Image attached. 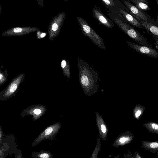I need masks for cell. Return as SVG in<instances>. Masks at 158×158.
I'll use <instances>...</instances> for the list:
<instances>
[{"label": "cell", "mask_w": 158, "mask_h": 158, "mask_svg": "<svg viewBox=\"0 0 158 158\" xmlns=\"http://www.w3.org/2000/svg\"><path fill=\"white\" fill-rule=\"evenodd\" d=\"M79 80L85 94L90 96L98 89V75L93 68L85 61L78 57Z\"/></svg>", "instance_id": "obj_1"}, {"label": "cell", "mask_w": 158, "mask_h": 158, "mask_svg": "<svg viewBox=\"0 0 158 158\" xmlns=\"http://www.w3.org/2000/svg\"><path fill=\"white\" fill-rule=\"evenodd\" d=\"M77 19L83 35L89 38L94 44L100 48L105 50L104 42L101 37L83 18L78 16Z\"/></svg>", "instance_id": "obj_2"}, {"label": "cell", "mask_w": 158, "mask_h": 158, "mask_svg": "<svg viewBox=\"0 0 158 158\" xmlns=\"http://www.w3.org/2000/svg\"><path fill=\"white\" fill-rule=\"evenodd\" d=\"M114 21L118 27L131 38L139 44L151 47L147 40L140 34L136 30L126 23L123 22L118 19H115Z\"/></svg>", "instance_id": "obj_3"}, {"label": "cell", "mask_w": 158, "mask_h": 158, "mask_svg": "<svg viewBox=\"0 0 158 158\" xmlns=\"http://www.w3.org/2000/svg\"><path fill=\"white\" fill-rule=\"evenodd\" d=\"M25 74H21L15 77L0 93V100L6 101L15 96L23 81Z\"/></svg>", "instance_id": "obj_4"}, {"label": "cell", "mask_w": 158, "mask_h": 158, "mask_svg": "<svg viewBox=\"0 0 158 158\" xmlns=\"http://www.w3.org/2000/svg\"><path fill=\"white\" fill-rule=\"evenodd\" d=\"M0 158H5L8 155L11 156L18 149L15 137L11 134L6 135L0 143Z\"/></svg>", "instance_id": "obj_5"}, {"label": "cell", "mask_w": 158, "mask_h": 158, "mask_svg": "<svg viewBox=\"0 0 158 158\" xmlns=\"http://www.w3.org/2000/svg\"><path fill=\"white\" fill-rule=\"evenodd\" d=\"M61 127L60 123L57 122L47 127L31 143L34 147L45 139L52 140L53 139Z\"/></svg>", "instance_id": "obj_6"}, {"label": "cell", "mask_w": 158, "mask_h": 158, "mask_svg": "<svg viewBox=\"0 0 158 158\" xmlns=\"http://www.w3.org/2000/svg\"><path fill=\"white\" fill-rule=\"evenodd\" d=\"M46 110V106L43 105H33L24 110L21 114L20 116L24 118L27 115H30L32 116L33 119L36 121L43 115Z\"/></svg>", "instance_id": "obj_7"}, {"label": "cell", "mask_w": 158, "mask_h": 158, "mask_svg": "<svg viewBox=\"0 0 158 158\" xmlns=\"http://www.w3.org/2000/svg\"><path fill=\"white\" fill-rule=\"evenodd\" d=\"M127 43L130 48L141 54L151 57H158V52L152 47L138 44L128 41H127Z\"/></svg>", "instance_id": "obj_8"}, {"label": "cell", "mask_w": 158, "mask_h": 158, "mask_svg": "<svg viewBox=\"0 0 158 158\" xmlns=\"http://www.w3.org/2000/svg\"><path fill=\"white\" fill-rule=\"evenodd\" d=\"M97 126L99 131V137L106 141L107 137L108 128L103 119L97 112L95 113Z\"/></svg>", "instance_id": "obj_9"}, {"label": "cell", "mask_w": 158, "mask_h": 158, "mask_svg": "<svg viewBox=\"0 0 158 158\" xmlns=\"http://www.w3.org/2000/svg\"><path fill=\"white\" fill-rule=\"evenodd\" d=\"M93 12L94 17L102 25L112 28L114 26L112 21L98 9L94 8Z\"/></svg>", "instance_id": "obj_10"}, {"label": "cell", "mask_w": 158, "mask_h": 158, "mask_svg": "<svg viewBox=\"0 0 158 158\" xmlns=\"http://www.w3.org/2000/svg\"><path fill=\"white\" fill-rule=\"evenodd\" d=\"M134 138L133 135L128 132L121 134L115 139L113 144L114 147L122 146L129 144Z\"/></svg>", "instance_id": "obj_11"}, {"label": "cell", "mask_w": 158, "mask_h": 158, "mask_svg": "<svg viewBox=\"0 0 158 158\" xmlns=\"http://www.w3.org/2000/svg\"><path fill=\"white\" fill-rule=\"evenodd\" d=\"M122 1L126 7L136 16L137 19H139L148 22L149 20L148 18L135 5L132 4L129 1L122 0Z\"/></svg>", "instance_id": "obj_12"}, {"label": "cell", "mask_w": 158, "mask_h": 158, "mask_svg": "<svg viewBox=\"0 0 158 158\" xmlns=\"http://www.w3.org/2000/svg\"><path fill=\"white\" fill-rule=\"evenodd\" d=\"M120 10L121 14L131 24L139 28H143L140 23L132 15L121 9H120Z\"/></svg>", "instance_id": "obj_13"}, {"label": "cell", "mask_w": 158, "mask_h": 158, "mask_svg": "<svg viewBox=\"0 0 158 158\" xmlns=\"http://www.w3.org/2000/svg\"><path fill=\"white\" fill-rule=\"evenodd\" d=\"M143 27H144L152 34L158 37V27L152 23L143 21L139 19H137Z\"/></svg>", "instance_id": "obj_14"}, {"label": "cell", "mask_w": 158, "mask_h": 158, "mask_svg": "<svg viewBox=\"0 0 158 158\" xmlns=\"http://www.w3.org/2000/svg\"><path fill=\"white\" fill-rule=\"evenodd\" d=\"M141 144L143 148L150 151L152 153H155L158 151V141H142Z\"/></svg>", "instance_id": "obj_15"}, {"label": "cell", "mask_w": 158, "mask_h": 158, "mask_svg": "<svg viewBox=\"0 0 158 158\" xmlns=\"http://www.w3.org/2000/svg\"><path fill=\"white\" fill-rule=\"evenodd\" d=\"M31 156L33 158H53V155L49 151L42 150L39 152H32Z\"/></svg>", "instance_id": "obj_16"}, {"label": "cell", "mask_w": 158, "mask_h": 158, "mask_svg": "<svg viewBox=\"0 0 158 158\" xmlns=\"http://www.w3.org/2000/svg\"><path fill=\"white\" fill-rule=\"evenodd\" d=\"M133 2L137 8L140 10H148L150 9L148 6L146 4V1L144 0H133L129 1Z\"/></svg>", "instance_id": "obj_17"}, {"label": "cell", "mask_w": 158, "mask_h": 158, "mask_svg": "<svg viewBox=\"0 0 158 158\" xmlns=\"http://www.w3.org/2000/svg\"><path fill=\"white\" fill-rule=\"evenodd\" d=\"M61 67L63 70L64 74V76L70 78V73L69 66L65 60H63L61 63Z\"/></svg>", "instance_id": "obj_18"}, {"label": "cell", "mask_w": 158, "mask_h": 158, "mask_svg": "<svg viewBox=\"0 0 158 158\" xmlns=\"http://www.w3.org/2000/svg\"><path fill=\"white\" fill-rule=\"evenodd\" d=\"M101 146V138L98 137L97 144L90 158H99L98 157V154L100 151Z\"/></svg>", "instance_id": "obj_19"}, {"label": "cell", "mask_w": 158, "mask_h": 158, "mask_svg": "<svg viewBox=\"0 0 158 158\" xmlns=\"http://www.w3.org/2000/svg\"><path fill=\"white\" fill-rule=\"evenodd\" d=\"M146 127L148 131L152 133L158 134V124L155 123L147 125Z\"/></svg>", "instance_id": "obj_20"}, {"label": "cell", "mask_w": 158, "mask_h": 158, "mask_svg": "<svg viewBox=\"0 0 158 158\" xmlns=\"http://www.w3.org/2000/svg\"><path fill=\"white\" fill-rule=\"evenodd\" d=\"M8 75L6 73H0V86L3 85L8 80Z\"/></svg>", "instance_id": "obj_21"}, {"label": "cell", "mask_w": 158, "mask_h": 158, "mask_svg": "<svg viewBox=\"0 0 158 158\" xmlns=\"http://www.w3.org/2000/svg\"><path fill=\"white\" fill-rule=\"evenodd\" d=\"M103 4L108 6H112L114 5V1L112 0H102Z\"/></svg>", "instance_id": "obj_22"}, {"label": "cell", "mask_w": 158, "mask_h": 158, "mask_svg": "<svg viewBox=\"0 0 158 158\" xmlns=\"http://www.w3.org/2000/svg\"><path fill=\"white\" fill-rule=\"evenodd\" d=\"M15 158H23L22 154L21 151L18 149L15 154Z\"/></svg>", "instance_id": "obj_23"}, {"label": "cell", "mask_w": 158, "mask_h": 158, "mask_svg": "<svg viewBox=\"0 0 158 158\" xmlns=\"http://www.w3.org/2000/svg\"><path fill=\"white\" fill-rule=\"evenodd\" d=\"M4 137V133L2 130V127L0 126V143H1Z\"/></svg>", "instance_id": "obj_24"}, {"label": "cell", "mask_w": 158, "mask_h": 158, "mask_svg": "<svg viewBox=\"0 0 158 158\" xmlns=\"http://www.w3.org/2000/svg\"><path fill=\"white\" fill-rule=\"evenodd\" d=\"M22 31V29L20 27H16L14 29V31L16 33L21 32Z\"/></svg>", "instance_id": "obj_25"}, {"label": "cell", "mask_w": 158, "mask_h": 158, "mask_svg": "<svg viewBox=\"0 0 158 158\" xmlns=\"http://www.w3.org/2000/svg\"><path fill=\"white\" fill-rule=\"evenodd\" d=\"M134 158H143L137 152H135L134 155Z\"/></svg>", "instance_id": "obj_26"}, {"label": "cell", "mask_w": 158, "mask_h": 158, "mask_svg": "<svg viewBox=\"0 0 158 158\" xmlns=\"http://www.w3.org/2000/svg\"><path fill=\"white\" fill-rule=\"evenodd\" d=\"M58 28V26L56 23H54L52 27V30L54 31H56Z\"/></svg>", "instance_id": "obj_27"}, {"label": "cell", "mask_w": 158, "mask_h": 158, "mask_svg": "<svg viewBox=\"0 0 158 158\" xmlns=\"http://www.w3.org/2000/svg\"><path fill=\"white\" fill-rule=\"evenodd\" d=\"M141 114V112L140 110H138L135 114V117H138Z\"/></svg>", "instance_id": "obj_28"}, {"label": "cell", "mask_w": 158, "mask_h": 158, "mask_svg": "<svg viewBox=\"0 0 158 158\" xmlns=\"http://www.w3.org/2000/svg\"><path fill=\"white\" fill-rule=\"evenodd\" d=\"M153 36L155 39L156 45L158 46V40H157V38L155 36L153 35Z\"/></svg>", "instance_id": "obj_29"}, {"label": "cell", "mask_w": 158, "mask_h": 158, "mask_svg": "<svg viewBox=\"0 0 158 158\" xmlns=\"http://www.w3.org/2000/svg\"><path fill=\"white\" fill-rule=\"evenodd\" d=\"M45 35H46L45 34L42 33L41 35L40 36L41 37L43 38V37H44L45 36Z\"/></svg>", "instance_id": "obj_30"}, {"label": "cell", "mask_w": 158, "mask_h": 158, "mask_svg": "<svg viewBox=\"0 0 158 158\" xmlns=\"http://www.w3.org/2000/svg\"><path fill=\"white\" fill-rule=\"evenodd\" d=\"M119 155H118L116 156H114V158H121L119 157Z\"/></svg>", "instance_id": "obj_31"}, {"label": "cell", "mask_w": 158, "mask_h": 158, "mask_svg": "<svg viewBox=\"0 0 158 158\" xmlns=\"http://www.w3.org/2000/svg\"><path fill=\"white\" fill-rule=\"evenodd\" d=\"M157 156L158 157V152L156 153Z\"/></svg>", "instance_id": "obj_32"}]
</instances>
